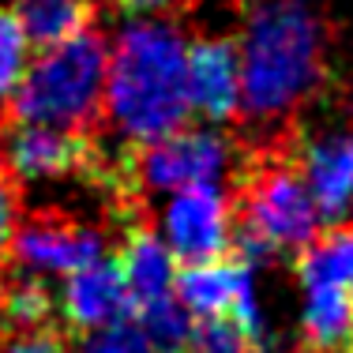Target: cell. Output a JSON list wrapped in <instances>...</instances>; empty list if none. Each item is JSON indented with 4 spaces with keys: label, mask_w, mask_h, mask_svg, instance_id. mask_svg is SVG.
<instances>
[{
    "label": "cell",
    "mask_w": 353,
    "mask_h": 353,
    "mask_svg": "<svg viewBox=\"0 0 353 353\" xmlns=\"http://www.w3.org/2000/svg\"><path fill=\"white\" fill-rule=\"evenodd\" d=\"M334 27L312 0H256L241 38L237 139H259L301 124L331 79Z\"/></svg>",
    "instance_id": "6da1fadb"
},
{
    "label": "cell",
    "mask_w": 353,
    "mask_h": 353,
    "mask_svg": "<svg viewBox=\"0 0 353 353\" xmlns=\"http://www.w3.org/2000/svg\"><path fill=\"white\" fill-rule=\"evenodd\" d=\"M176 15L139 19L121 30L105 68V132L150 143L188 128V49Z\"/></svg>",
    "instance_id": "7a4b0ae2"
},
{
    "label": "cell",
    "mask_w": 353,
    "mask_h": 353,
    "mask_svg": "<svg viewBox=\"0 0 353 353\" xmlns=\"http://www.w3.org/2000/svg\"><path fill=\"white\" fill-rule=\"evenodd\" d=\"M105 68L109 38L102 27H83L72 38L41 49L23 68L15 90L4 98L0 117L46 124L79 136H105Z\"/></svg>",
    "instance_id": "3957f363"
},
{
    "label": "cell",
    "mask_w": 353,
    "mask_h": 353,
    "mask_svg": "<svg viewBox=\"0 0 353 353\" xmlns=\"http://www.w3.org/2000/svg\"><path fill=\"white\" fill-rule=\"evenodd\" d=\"M105 230V222L87 225L61 207H38V211L19 218L4 263L34 274H72L102 256L109 241Z\"/></svg>",
    "instance_id": "277c9868"
},
{
    "label": "cell",
    "mask_w": 353,
    "mask_h": 353,
    "mask_svg": "<svg viewBox=\"0 0 353 353\" xmlns=\"http://www.w3.org/2000/svg\"><path fill=\"white\" fill-rule=\"evenodd\" d=\"M162 225H165L162 230L165 248L184 267L211 263V259L230 256V233H233L230 192L218 188V181L184 184V188H176Z\"/></svg>",
    "instance_id": "5b68a950"
},
{
    "label": "cell",
    "mask_w": 353,
    "mask_h": 353,
    "mask_svg": "<svg viewBox=\"0 0 353 353\" xmlns=\"http://www.w3.org/2000/svg\"><path fill=\"white\" fill-rule=\"evenodd\" d=\"M176 297L196 316H230L256 342H271L263 331V316L252 297V267L233 256L211 259V263L184 267L176 274Z\"/></svg>",
    "instance_id": "8992f818"
},
{
    "label": "cell",
    "mask_w": 353,
    "mask_h": 353,
    "mask_svg": "<svg viewBox=\"0 0 353 353\" xmlns=\"http://www.w3.org/2000/svg\"><path fill=\"white\" fill-rule=\"evenodd\" d=\"M188 98L211 124H233L241 102V38L203 34L188 49Z\"/></svg>",
    "instance_id": "52a82bcc"
},
{
    "label": "cell",
    "mask_w": 353,
    "mask_h": 353,
    "mask_svg": "<svg viewBox=\"0 0 353 353\" xmlns=\"http://www.w3.org/2000/svg\"><path fill=\"white\" fill-rule=\"evenodd\" d=\"M61 308H64L61 323L75 342H79L83 334L98 331V327L113 323L117 316L136 312L132 301H128V285H124V271H121L117 252L113 256H98L94 263H87V267H79V271L68 274Z\"/></svg>",
    "instance_id": "ba28073f"
},
{
    "label": "cell",
    "mask_w": 353,
    "mask_h": 353,
    "mask_svg": "<svg viewBox=\"0 0 353 353\" xmlns=\"http://www.w3.org/2000/svg\"><path fill=\"white\" fill-rule=\"evenodd\" d=\"M117 259H121L132 308H147V305H154V301L170 297L173 252L165 248L162 237H158L150 211H143V214L117 225Z\"/></svg>",
    "instance_id": "9c48e42d"
},
{
    "label": "cell",
    "mask_w": 353,
    "mask_h": 353,
    "mask_svg": "<svg viewBox=\"0 0 353 353\" xmlns=\"http://www.w3.org/2000/svg\"><path fill=\"white\" fill-rule=\"evenodd\" d=\"M305 181L312 192L316 214L339 222L353 203V132H331L319 139H305Z\"/></svg>",
    "instance_id": "30bf717a"
},
{
    "label": "cell",
    "mask_w": 353,
    "mask_h": 353,
    "mask_svg": "<svg viewBox=\"0 0 353 353\" xmlns=\"http://www.w3.org/2000/svg\"><path fill=\"white\" fill-rule=\"evenodd\" d=\"M293 271L305 290H353V222H327L293 252Z\"/></svg>",
    "instance_id": "8fae6325"
},
{
    "label": "cell",
    "mask_w": 353,
    "mask_h": 353,
    "mask_svg": "<svg viewBox=\"0 0 353 353\" xmlns=\"http://www.w3.org/2000/svg\"><path fill=\"white\" fill-rule=\"evenodd\" d=\"M12 12L27 34V46L49 49L90 27L102 12V0H15Z\"/></svg>",
    "instance_id": "7c38bea8"
},
{
    "label": "cell",
    "mask_w": 353,
    "mask_h": 353,
    "mask_svg": "<svg viewBox=\"0 0 353 353\" xmlns=\"http://www.w3.org/2000/svg\"><path fill=\"white\" fill-rule=\"evenodd\" d=\"M350 334H353V290H342V285L308 290L305 319H301V350L346 353Z\"/></svg>",
    "instance_id": "4fadbf2b"
},
{
    "label": "cell",
    "mask_w": 353,
    "mask_h": 353,
    "mask_svg": "<svg viewBox=\"0 0 353 353\" xmlns=\"http://www.w3.org/2000/svg\"><path fill=\"white\" fill-rule=\"evenodd\" d=\"M136 319H139V327H143V334H147L154 353H184L192 319H188V308L181 301L162 297L147 308H136Z\"/></svg>",
    "instance_id": "5bb4252c"
},
{
    "label": "cell",
    "mask_w": 353,
    "mask_h": 353,
    "mask_svg": "<svg viewBox=\"0 0 353 353\" xmlns=\"http://www.w3.org/2000/svg\"><path fill=\"white\" fill-rule=\"evenodd\" d=\"M79 353H154V350H150V342H147V334H143L136 312H124V316H117L113 323L83 334Z\"/></svg>",
    "instance_id": "9a60e30c"
},
{
    "label": "cell",
    "mask_w": 353,
    "mask_h": 353,
    "mask_svg": "<svg viewBox=\"0 0 353 353\" xmlns=\"http://www.w3.org/2000/svg\"><path fill=\"white\" fill-rule=\"evenodd\" d=\"M23 68H27V34L12 8H0V105L15 90Z\"/></svg>",
    "instance_id": "2e32d148"
},
{
    "label": "cell",
    "mask_w": 353,
    "mask_h": 353,
    "mask_svg": "<svg viewBox=\"0 0 353 353\" xmlns=\"http://www.w3.org/2000/svg\"><path fill=\"white\" fill-rule=\"evenodd\" d=\"M72 346H75V339L64 331V323L0 331V353H72Z\"/></svg>",
    "instance_id": "e0dca14e"
},
{
    "label": "cell",
    "mask_w": 353,
    "mask_h": 353,
    "mask_svg": "<svg viewBox=\"0 0 353 353\" xmlns=\"http://www.w3.org/2000/svg\"><path fill=\"white\" fill-rule=\"evenodd\" d=\"M23 218V181L12 173V165L0 154V267H4L8 245H12V233Z\"/></svg>",
    "instance_id": "ac0fdd59"
},
{
    "label": "cell",
    "mask_w": 353,
    "mask_h": 353,
    "mask_svg": "<svg viewBox=\"0 0 353 353\" xmlns=\"http://www.w3.org/2000/svg\"><path fill=\"white\" fill-rule=\"evenodd\" d=\"M117 8H124V12H132V15L165 12V8H170V15H188L181 0H117Z\"/></svg>",
    "instance_id": "d6986e66"
},
{
    "label": "cell",
    "mask_w": 353,
    "mask_h": 353,
    "mask_svg": "<svg viewBox=\"0 0 353 353\" xmlns=\"http://www.w3.org/2000/svg\"><path fill=\"white\" fill-rule=\"evenodd\" d=\"M225 4H230V8H252L256 0H225Z\"/></svg>",
    "instance_id": "ffe728a7"
},
{
    "label": "cell",
    "mask_w": 353,
    "mask_h": 353,
    "mask_svg": "<svg viewBox=\"0 0 353 353\" xmlns=\"http://www.w3.org/2000/svg\"><path fill=\"white\" fill-rule=\"evenodd\" d=\"M181 4H184V12H192V0H181Z\"/></svg>",
    "instance_id": "44dd1931"
},
{
    "label": "cell",
    "mask_w": 353,
    "mask_h": 353,
    "mask_svg": "<svg viewBox=\"0 0 353 353\" xmlns=\"http://www.w3.org/2000/svg\"><path fill=\"white\" fill-rule=\"evenodd\" d=\"M346 353H353V334H350V346H346Z\"/></svg>",
    "instance_id": "7402d4cb"
}]
</instances>
